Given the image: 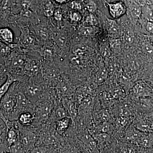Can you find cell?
Here are the masks:
<instances>
[{"label":"cell","instance_id":"cell-30","mask_svg":"<svg viewBox=\"0 0 153 153\" xmlns=\"http://www.w3.org/2000/svg\"><path fill=\"white\" fill-rule=\"evenodd\" d=\"M71 7L72 9L74 10H80L81 8V5L79 3L76 2H72L71 4Z\"/></svg>","mask_w":153,"mask_h":153},{"label":"cell","instance_id":"cell-20","mask_svg":"<svg viewBox=\"0 0 153 153\" xmlns=\"http://www.w3.org/2000/svg\"><path fill=\"white\" fill-rule=\"evenodd\" d=\"M12 4V0H2L1 3V13H7L10 10Z\"/></svg>","mask_w":153,"mask_h":153},{"label":"cell","instance_id":"cell-31","mask_svg":"<svg viewBox=\"0 0 153 153\" xmlns=\"http://www.w3.org/2000/svg\"><path fill=\"white\" fill-rule=\"evenodd\" d=\"M100 153H113L112 151L110 150L108 148H102L100 150Z\"/></svg>","mask_w":153,"mask_h":153},{"label":"cell","instance_id":"cell-5","mask_svg":"<svg viewBox=\"0 0 153 153\" xmlns=\"http://www.w3.org/2000/svg\"><path fill=\"white\" fill-rule=\"evenodd\" d=\"M19 42V46L25 50L36 51L39 49L37 38L28 28L22 30Z\"/></svg>","mask_w":153,"mask_h":153},{"label":"cell","instance_id":"cell-28","mask_svg":"<svg viewBox=\"0 0 153 153\" xmlns=\"http://www.w3.org/2000/svg\"><path fill=\"white\" fill-rule=\"evenodd\" d=\"M146 29L148 32L153 34V22H148L146 25Z\"/></svg>","mask_w":153,"mask_h":153},{"label":"cell","instance_id":"cell-13","mask_svg":"<svg viewBox=\"0 0 153 153\" xmlns=\"http://www.w3.org/2000/svg\"><path fill=\"white\" fill-rule=\"evenodd\" d=\"M0 37L2 42L7 44H11L13 42V33L7 27H2L0 30Z\"/></svg>","mask_w":153,"mask_h":153},{"label":"cell","instance_id":"cell-10","mask_svg":"<svg viewBox=\"0 0 153 153\" xmlns=\"http://www.w3.org/2000/svg\"><path fill=\"white\" fill-rule=\"evenodd\" d=\"M60 148L55 145L36 146L30 153H60Z\"/></svg>","mask_w":153,"mask_h":153},{"label":"cell","instance_id":"cell-17","mask_svg":"<svg viewBox=\"0 0 153 153\" xmlns=\"http://www.w3.org/2000/svg\"><path fill=\"white\" fill-rule=\"evenodd\" d=\"M98 30L97 27L83 26L80 28L79 31L80 33L83 36H91L95 34Z\"/></svg>","mask_w":153,"mask_h":153},{"label":"cell","instance_id":"cell-18","mask_svg":"<svg viewBox=\"0 0 153 153\" xmlns=\"http://www.w3.org/2000/svg\"><path fill=\"white\" fill-rule=\"evenodd\" d=\"M98 25L99 22L97 18L93 14H90L86 16L83 26L97 27Z\"/></svg>","mask_w":153,"mask_h":153},{"label":"cell","instance_id":"cell-8","mask_svg":"<svg viewBox=\"0 0 153 153\" xmlns=\"http://www.w3.org/2000/svg\"><path fill=\"white\" fill-rule=\"evenodd\" d=\"M67 117H71L68 111L63 105L62 102H61L55 104V106L49 117V120L52 122H55L56 121Z\"/></svg>","mask_w":153,"mask_h":153},{"label":"cell","instance_id":"cell-6","mask_svg":"<svg viewBox=\"0 0 153 153\" xmlns=\"http://www.w3.org/2000/svg\"><path fill=\"white\" fill-rule=\"evenodd\" d=\"M41 67L38 60L27 58L23 71L24 76L27 78L36 76L41 72Z\"/></svg>","mask_w":153,"mask_h":153},{"label":"cell","instance_id":"cell-1","mask_svg":"<svg viewBox=\"0 0 153 153\" xmlns=\"http://www.w3.org/2000/svg\"><path fill=\"white\" fill-rule=\"evenodd\" d=\"M19 86L27 97L34 104L50 95L51 88L41 72L36 76L28 78Z\"/></svg>","mask_w":153,"mask_h":153},{"label":"cell","instance_id":"cell-14","mask_svg":"<svg viewBox=\"0 0 153 153\" xmlns=\"http://www.w3.org/2000/svg\"><path fill=\"white\" fill-rule=\"evenodd\" d=\"M65 140V143L60 149V153H85L74 144Z\"/></svg>","mask_w":153,"mask_h":153},{"label":"cell","instance_id":"cell-35","mask_svg":"<svg viewBox=\"0 0 153 153\" xmlns=\"http://www.w3.org/2000/svg\"><path fill=\"white\" fill-rule=\"evenodd\" d=\"M136 153H146L144 151H140L138 152H137Z\"/></svg>","mask_w":153,"mask_h":153},{"label":"cell","instance_id":"cell-19","mask_svg":"<svg viewBox=\"0 0 153 153\" xmlns=\"http://www.w3.org/2000/svg\"><path fill=\"white\" fill-rule=\"evenodd\" d=\"M10 149L11 153H30L25 151L20 140L12 145Z\"/></svg>","mask_w":153,"mask_h":153},{"label":"cell","instance_id":"cell-32","mask_svg":"<svg viewBox=\"0 0 153 153\" xmlns=\"http://www.w3.org/2000/svg\"><path fill=\"white\" fill-rule=\"evenodd\" d=\"M55 1L60 4H64L69 2L70 0H55Z\"/></svg>","mask_w":153,"mask_h":153},{"label":"cell","instance_id":"cell-25","mask_svg":"<svg viewBox=\"0 0 153 153\" xmlns=\"http://www.w3.org/2000/svg\"><path fill=\"white\" fill-rule=\"evenodd\" d=\"M131 10V13L134 17H136V18L139 17L141 14V10L139 6L137 5H134L132 6Z\"/></svg>","mask_w":153,"mask_h":153},{"label":"cell","instance_id":"cell-29","mask_svg":"<svg viewBox=\"0 0 153 153\" xmlns=\"http://www.w3.org/2000/svg\"><path fill=\"white\" fill-rule=\"evenodd\" d=\"M54 18L55 20L56 21H58V22H60V21H61L62 20V18H63V16H62V14L60 12L59 10H56L55 11V13H54Z\"/></svg>","mask_w":153,"mask_h":153},{"label":"cell","instance_id":"cell-3","mask_svg":"<svg viewBox=\"0 0 153 153\" xmlns=\"http://www.w3.org/2000/svg\"><path fill=\"white\" fill-rule=\"evenodd\" d=\"M55 106V102L50 95L37 102L35 104L34 114L36 119L33 124L37 126L49 120Z\"/></svg>","mask_w":153,"mask_h":153},{"label":"cell","instance_id":"cell-4","mask_svg":"<svg viewBox=\"0 0 153 153\" xmlns=\"http://www.w3.org/2000/svg\"><path fill=\"white\" fill-rule=\"evenodd\" d=\"M19 122V121H18ZM19 140L23 147L27 152H30L36 146L38 137L33 126H24L19 122Z\"/></svg>","mask_w":153,"mask_h":153},{"label":"cell","instance_id":"cell-9","mask_svg":"<svg viewBox=\"0 0 153 153\" xmlns=\"http://www.w3.org/2000/svg\"><path fill=\"white\" fill-rule=\"evenodd\" d=\"M72 120L71 117L64 118L55 122V129L57 133L63 136L69 129L72 125Z\"/></svg>","mask_w":153,"mask_h":153},{"label":"cell","instance_id":"cell-15","mask_svg":"<svg viewBox=\"0 0 153 153\" xmlns=\"http://www.w3.org/2000/svg\"><path fill=\"white\" fill-rule=\"evenodd\" d=\"M106 27L108 31L110 34L113 35H118L120 32V27L117 23L110 19H107Z\"/></svg>","mask_w":153,"mask_h":153},{"label":"cell","instance_id":"cell-11","mask_svg":"<svg viewBox=\"0 0 153 153\" xmlns=\"http://www.w3.org/2000/svg\"><path fill=\"white\" fill-rule=\"evenodd\" d=\"M17 79L12 74L7 71V78L6 81L1 85L0 88V98L4 95L9 90L14 82H17Z\"/></svg>","mask_w":153,"mask_h":153},{"label":"cell","instance_id":"cell-34","mask_svg":"<svg viewBox=\"0 0 153 153\" xmlns=\"http://www.w3.org/2000/svg\"><path fill=\"white\" fill-rule=\"evenodd\" d=\"M150 79L151 81L153 83V71L152 72V74H151V76H150Z\"/></svg>","mask_w":153,"mask_h":153},{"label":"cell","instance_id":"cell-22","mask_svg":"<svg viewBox=\"0 0 153 153\" xmlns=\"http://www.w3.org/2000/svg\"><path fill=\"white\" fill-rule=\"evenodd\" d=\"M73 53L76 56H82L86 53V48L84 46L76 45L73 49Z\"/></svg>","mask_w":153,"mask_h":153},{"label":"cell","instance_id":"cell-33","mask_svg":"<svg viewBox=\"0 0 153 153\" xmlns=\"http://www.w3.org/2000/svg\"><path fill=\"white\" fill-rule=\"evenodd\" d=\"M149 43L153 46V34L149 36Z\"/></svg>","mask_w":153,"mask_h":153},{"label":"cell","instance_id":"cell-16","mask_svg":"<svg viewBox=\"0 0 153 153\" xmlns=\"http://www.w3.org/2000/svg\"><path fill=\"white\" fill-rule=\"evenodd\" d=\"M36 34L40 39L44 41H46L49 36V33L46 27L42 26H38L34 29Z\"/></svg>","mask_w":153,"mask_h":153},{"label":"cell","instance_id":"cell-23","mask_svg":"<svg viewBox=\"0 0 153 153\" xmlns=\"http://www.w3.org/2000/svg\"><path fill=\"white\" fill-rule=\"evenodd\" d=\"M10 51V47L7 45H6V44L3 43L2 42H1V57H5L8 55Z\"/></svg>","mask_w":153,"mask_h":153},{"label":"cell","instance_id":"cell-2","mask_svg":"<svg viewBox=\"0 0 153 153\" xmlns=\"http://www.w3.org/2000/svg\"><path fill=\"white\" fill-rule=\"evenodd\" d=\"M18 82H14L8 91L1 98V117L7 120H9L16 106Z\"/></svg>","mask_w":153,"mask_h":153},{"label":"cell","instance_id":"cell-26","mask_svg":"<svg viewBox=\"0 0 153 153\" xmlns=\"http://www.w3.org/2000/svg\"><path fill=\"white\" fill-rule=\"evenodd\" d=\"M86 7L88 10L91 13L95 12L97 8L95 4L91 1H88L86 3Z\"/></svg>","mask_w":153,"mask_h":153},{"label":"cell","instance_id":"cell-7","mask_svg":"<svg viewBox=\"0 0 153 153\" xmlns=\"http://www.w3.org/2000/svg\"><path fill=\"white\" fill-rule=\"evenodd\" d=\"M110 15L114 19H118L123 16L126 12L125 4L121 1L107 3Z\"/></svg>","mask_w":153,"mask_h":153},{"label":"cell","instance_id":"cell-21","mask_svg":"<svg viewBox=\"0 0 153 153\" xmlns=\"http://www.w3.org/2000/svg\"><path fill=\"white\" fill-rule=\"evenodd\" d=\"M55 13L54 7L51 3H48L44 7V14L46 16L51 17Z\"/></svg>","mask_w":153,"mask_h":153},{"label":"cell","instance_id":"cell-12","mask_svg":"<svg viewBox=\"0 0 153 153\" xmlns=\"http://www.w3.org/2000/svg\"><path fill=\"white\" fill-rule=\"evenodd\" d=\"M36 119L34 113L27 111L21 114L19 116L18 121L22 125L30 126L33 125Z\"/></svg>","mask_w":153,"mask_h":153},{"label":"cell","instance_id":"cell-24","mask_svg":"<svg viewBox=\"0 0 153 153\" xmlns=\"http://www.w3.org/2000/svg\"><path fill=\"white\" fill-rule=\"evenodd\" d=\"M70 18L73 22H78L82 20V16L78 11H74L71 12L70 14Z\"/></svg>","mask_w":153,"mask_h":153},{"label":"cell","instance_id":"cell-27","mask_svg":"<svg viewBox=\"0 0 153 153\" xmlns=\"http://www.w3.org/2000/svg\"><path fill=\"white\" fill-rule=\"evenodd\" d=\"M145 50L147 53L149 54H153V46L149 43L145 45Z\"/></svg>","mask_w":153,"mask_h":153}]
</instances>
